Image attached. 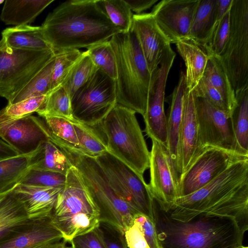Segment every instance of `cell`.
Segmentation results:
<instances>
[{"mask_svg": "<svg viewBox=\"0 0 248 248\" xmlns=\"http://www.w3.org/2000/svg\"><path fill=\"white\" fill-rule=\"evenodd\" d=\"M171 219L187 221L201 215L234 218L248 230V158L235 161L206 186L177 198L166 213Z\"/></svg>", "mask_w": 248, "mask_h": 248, "instance_id": "6da1fadb", "label": "cell"}, {"mask_svg": "<svg viewBox=\"0 0 248 248\" xmlns=\"http://www.w3.org/2000/svg\"><path fill=\"white\" fill-rule=\"evenodd\" d=\"M41 27L55 52L87 49L121 33L95 0L64 1L47 15Z\"/></svg>", "mask_w": 248, "mask_h": 248, "instance_id": "7a4b0ae2", "label": "cell"}, {"mask_svg": "<svg viewBox=\"0 0 248 248\" xmlns=\"http://www.w3.org/2000/svg\"><path fill=\"white\" fill-rule=\"evenodd\" d=\"M154 217L162 248H237L243 245L245 232L231 217L201 215L180 221L162 211L159 215L155 206Z\"/></svg>", "mask_w": 248, "mask_h": 248, "instance_id": "3957f363", "label": "cell"}, {"mask_svg": "<svg viewBox=\"0 0 248 248\" xmlns=\"http://www.w3.org/2000/svg\"><path fill=\"white\" fill-rule=\"evenodd\" d=\"M116 62L117 104L142 116L152 91L153 76L150 72L135 33L132 30L109 40Z\"/></svg>", "mask_w": 248, "mask_h": 248, "instance_id": "277c9868", "label": "cell"}, {"mask_svg": "<svg viewBox=\"0 0 248 248\" xmlns=\"http://www.w3.org/2000/svg\"><path fill=\"white\" fill-rule=\"evenodd\" d=\"M50 216L67 242L95 229L100 222L99 209L80 172L74 165L66 174L64 186Z\"/></svg>", "mask_w": 248, "mask_h": 248, "instance_id": "5b68a950", "label": "cell"}, {"mask_svg": "<svg viewBox=\"0 0 248 248\" xmlns=\"http://www.w3.org/2000/svg\"><path fill=\"white\" fill-rule=\"evenodd\" d=\"M97 126L106 138L108 152L143 177L150 152L136 112L117 104Z\"/></svg>", "mask_w": 248, "mask_h": 248, "instance_id": "8992f818", "label": "cell"}, {"mask_svg": "<svg viewBox=\"0 0 248 248\" xmlns=\"http://www.w3.org/2000/svg\"><path fill=\"white\" fill-rule=\"evenodd\" d=\"M67 157L80 172L99 209L100 221L113 225L124 233L140 213L129 205L112 189L95 157L73 154L68 155Z\"/></svg>", "mask_w": 248, "mask_h": 248, "instance_id": "52a82bcc", "label": "cell"}, {"mask_svg": "<svg viewBox=\"0 0 248 248\" xmlns=\"http://www.w3.org/2000/svg\"><path fill=\"white\" fill-rule=\"evenodd\" d=\"M53 50L31 51L11 47L0 40V96L9 103L55 56Z\"/></svg>", "mask_w": 248, "mask_h": 248, "instance_id": "ba28073f", "label": "cell"}, {"mask_svg": "<svg viewBox=\"0 0 248 248\" xmlns=\"http://www.w3.org/2000/svg\"><path fill=\"white\" fill-rule=\"evenodd\" d=\"M218 58L235 92L248 86V0H232L228 41Z\"/></svg>", "mask_w": 248, "mask_h": 248, "instance_id": "9c48e42d", "label": "cell"}, {"mask_svg": "<svg viewBox=\"0 0 248 248\" xmlns=\"http://www.w3.org/2000/svg\"><path fill=\"white\" fill-rule=\"evenodd\" d=\"M95 158L114 192L138 212L155 220V201L144 177L108 151Z\"/></svg>", "mask_w": 248, "mask_h": 248, "instance_id": "30bf717a", "label": "cell"}, {"mask_svg": "<svg viewBox=\"0 0 248 248\" xmlns=\"http://www.w3.org/2000/svg\"><path fill=\"white\" fill-rule=\"evenodd\" d=\"M75 120L98 125L117 105L116 81L99 69L71 97Z\"/></svg>", "mask_w": 248, "mask_h": 248, "instance_id": "8fae6325", "label": "cell"}, {"mask_svg": "<svg viewBox=\"0 0 248 248\" xmlns=\"http://www.w3.org/2000/svg\"><path fill=\"white\" fill-rule=\"evenodd\" d=\"M248 158L212 147L203 148L178 180L179 197L190 194L207 185L233 162Z\"/></svg>", "mask_w": 248, "mask_h": 248, "instance_id": "7c38bea8", "label": "cell"}, {"mask_svg": "<svg viewBox=\"0 0 248 248\" xmlns=\"http://www.w3.org/2000/svg\"><path fill=\"white\" fill-rule=\"evenodd\" d=\"M194 97L201 148L215 147L245 156L238 148L231 115L215 108L205 99Z\"/></svg>", "mask_w": 248, "mask_h": 248, "instance_id": "4fadbf2b", "label": "cell"}, {"mask_svg": "<svg viewBox=\"0 0 248 248\" xmlns=\"http://www.w3.org/2000/svg\"><path fill=\"white\" fill-rule=\"evenodd\" d=\"M152 141L149 188L160 210L167 213L179 197V175L167 146L155 140Z\"/></svg>", "mask_w": 248, "mask_h": 248, "instance_id": "5bb4252c", "label": "cell"}, {"mask_svg": "<svg viewBox=\"0 0 248 248\" xmlns=\"http://www.w3.org/2000/svg\"><path fill=\"white\" fill-rule=\"evenodd\" d=\"M176 56L168 45L165 49L159 66L153 74V80L146 110L143 116L146 135L167 146V117L164 111L165 92L169 72Z\"/></svg>", "mask_w": 248, "mask_h": 248, "instance_id": "9a60e30c", "label": "cell"}, {"mask_svg": "<svg viewBox=\"0 0 248 248\" xmlns=\"http://www.w3.org/2000/svg\"><path fill=\"white\" fill-rule=\"evenodd\" d=\"M200 0H163L153 8L157 25L171 43L188 38Z\"/></svg>", "mask_w": 248, "mask_h": 248, "instance_id": "2e32d148", "label": "cell"}, {"mask_svg": "<svg viewBox=\"0 0 248 248\" xmlns=\"http://www.w3.org/2000/svg\"><path fill=\"white\" fill-rule=\"evenodd\" d=\"M63 239L50 215L28 218L0 240V248H38Z\"/></svg>", "mask_w": 248, "mask_h": 248, "instance_id": "e0dca14e", "label": "cell"}, {"mask_svg": "<svg viewBox=\"0 0 248 248\" xmlns=\"http://www.w3.org/2000/svg\"><path fill=\"white\" fill-rule=\"evenodd\" d=\"M0 138L19 155H28L49 140V136L44 120L30 115L0 124Z\"/></svg>", "mask_w": 248, "mask_h": 248, "instance_id": "ac0fdd59", "label": "cell"}, {"mask_svg": "<svg viewBox=\"0 0 248 248\" xmlns=\"http://www.w3.org/2000/svg\"><path fill=\"white\" fill-rule=\"evenodd\" d=\"M202 150L194 97L193 91L186 88L177 148L176 167L179 176L185 172Z\"/></svg>", "mask_w": 248, "mask_h": 248, "instance_id": "d6986e66", "label": "cell"}, {"mask_svg": "<svg viewBox=\"0 0 248 248\" xmlns=\"http://www.w3.org/2000/svg\"><path fill=\"white\" fill-rule=\"evenodd\" d=\"M130 30L135 33L150 72L154 74L170 42L158 27L151 13L133 15Z\"/></svg>", "mask_w": 248, "mask_h": 248, "instance_id": "ffe728a7", "label": "cell"}, {"mask_svg": "<svg viewBox=\"0 0 248 248\" xmlns=\"http://www.w3.org/2000/svg\"><path fill=\"white\" fill-rule=\"evenodd\" d=\"M62 188L18 184L14 189L23 202L29 217L34 218L50 215Z\"/></svg>", "mask_w": 248, "mask_h": 248, "instance_id": "44dd1931", "label": "cell"}, {"mask_svg": "<svg viewBox=\"0 0 248 248\" xmlns=\"http://www.w3.org/2000/svg\"><path fill=\"white\" fill-rule=\"evenodd\" d=\"M175 44L186 68L185 75L186 88L192 91L202 78L210 56L203 46L189 38L180 40Z\"/></svg>", "mask_w": 248, "mask_h": 248, "instance_id": "7402d4cb", "label": "cell"}, {"mask_svg": "<svg viewBox=\"0 0 248 248\" xmlns=\"http://www.w3.org/2000/svg\"><path fill=\"white\" fill-rule=\"evenodd\" d=\"M186 89L185 75L181 71L178 83L171 95L168 114L166 116L167 147L175 167L178 134L183 117L184 96Z\"/></svg>", "mask_w": 248, "mask_h": 248, "instance_id": "603a6c76", "label": "cell"}, {"mask_svg": "<svg viewBox=\"0 0 248 248\" xmlns=\"http://www.w3.org/2000/svg\"><path fill=\"white\" fill-rule=\"evenodd\" d=\"M54 0H5L0 19L6 25H28Z\"/></svg>", "mask_w": 248, "mask_h": 248, "instance_id": "cb8c5ba5", "label": "cell"}, {"mask_svg": "<svg viewBox=\"0 0 248 248\" xmlns=\"http://www.w3.org/2000/svg\"><path fill=\"white\" fill-rule=\"evenodd\" d=\"M2 38L11 47L31 51L53 50L46 40L41 26L29 25L14 26L4 30Z\"/></svg>", "mask_w": 248, "mask_h": 248, "instance_id": "d4e9b609", "label": "cell"}, {"mask_svg": "<svg viewBox=\"0 0 248 248\" xmlns=\"http://www.w3.org/2000/svg\"><path fill=\"white\" fill-rule=\"evenodd\" d=\"M42 118L47 128L49 140L66 154L86 155L79 145L71 121L54 116H46Z\"/></svg>", "mask_w": 248, "mask_h": 248, "instance_id": "484cf974", "label": "cell"}, {"mask_svg": "<svg viewBox=\"0 0 248 248\" xmlns=\"http://www.w3.org/2000/svg\"><path fill=\"white\" fill-rule=\"evenodd\" d=\"M217 21V0H200L191 24L188 38L204 47Z\"/></svg>", "mask_w": 248, "mask_h": 248, "instance_id": "4316f807", "label": "cell"}, {"mask_svg": "<svg viewBox=\"0 0 248 248\" xmlns=\"http://www.w3.org/2000/svg\"><path fill=\"white\" fill-rule=\"evenodd\" d=\"M35 151L0 160V194L14 188L34 168Z\"/></svg>", "mask_w": 248, "mask_h": 248, "instance_id": "83f0119b", "label": "cell"}, {"mask_svg": "<svg viewBox=\"0 0 248 248\" xmlns=\"http://www.w3.org/2000/svg\"><path fill=\"white\" fill-rule=\"evenodd\" d=\"M14 187L0 194V240L29 218L25 205Z\"/></svg>", "mask_w": 248, "mask_h": 248, "instance_id": "f1b7e54d", "label": "cell"}, {"mask_svg": "<svg viewBox=\"0 0 248 248\" xmlns=\"http://www.w3.org/2000/svg\"><path fill=\"white\" fill-rule=\"evenodd\" d=\"M235 104L231 118L240 153L248 157V86L235 92Z\"/></svg>", "mask_w": 248, "mask_h": 248, "instance_id": "f546056e", "label": "cell"}, {"mask_svg": "<svg viewBox=\"0 0 248 248\" xmlns=\"http://www.w3.org/2000/svg\"><path fill=\"white\" fill-rule=\"evenodd\" d=\"M34 169L66 174L73 165L64 152L50 140L42 142L35 151Z\"/></svg>", "mask_w": 248, "mask_h": 248, "instance_id": "4dcf8cb0", "label": "cell"}, {"mask_svg": "<svg viewBox=\"0 0 248 248\" xmlns=\"http://www.w3.org/2000/svg\"><path fill=\"white\" fill-rule=\"evenodd\" d=\"M202 77L219 92L232 112L235 104V92L217 57H209Z\"/></svg>", "mask_w": 248, "mask_h": 248, "instance_id": "1f68e13d", "label": "cell"}, {"mask_svg": "<svg viewBox=\"0 0 248 248\" xmlns=\"http://www.w3.org/2000/svg\"><path fill=\"white\" fill-rule=\"evenodd\" d=\"M55 57L43 68L14 97L8 104L48 94L55 62Z\"/></svg>", "mask_w": 248, "mask_h": 248, "instance_id": "d6a6232c", "label": "cell"}, {"mask_svg": "<svg viewBox=\"0 0 248 248\" xmlns=\"http://www.w3.org/2000/svg\"><path fill=\"white\" fill-rule=\"evenodd\" d=\"M42 118L54 116L74 120L72 115L71 98L67 91L60 86L50 92L36 112Z\"/></svg>", "mask_w": 248, "mask_h": 248, "instance_id": "836d02e7", "label": "cell"}, {"mask_svg": "<svg viewBox=\"0 0 248 248\" xmlns=\"http://www.w3.org/2000/svg\"><path fill=\"white\" fill-rule=\"evenodd\" d=\"M79 145L86 155L95 157L108 151L105 139L95 128L76 120L71 121Z\"/></svg>", "mask_w": 248, "mask_h": 248, "instance_id": "e575fe53", "label": "cell"}, {"mask_svg": "<svg viewBox=\"0 0 248 248\" xmlns=\"http://www.w3.org/2000/svg\"><path fill=\"white\" fill-rule=\"evenodd\" d=\"M110 21L121 31H130L132 23V11L125 0H95Z\"/></svg>", "mask_w": 248, "mask_h": 248, "instance_id": "d590c367", "label": "cell"}, {"mask_svg": "<svg viewBox=\"0 0 248 248\" xmlns=\"http://www.w3.org/2000/svg\"><path fill=\"white\" fill-rule=\"evenodd\" d=\"M55 53L50 92L62 85L81 57L83 52L78 49H70Z\"/></svg>", "mask_w": 248, "mask_h": 248, "instance_id": "8d00e7d4", "label": "cell"}, {"mask_svg": "<svg viewBox=\"0 0 248 248\" xmlns=\"http://www.w3.org/2000/svg\"><path fill=\"white\" fill-rule=\"evenodd\" d=\"M97 69L86 51H84L62 86L65 89L71 98L93 77Z\"/></svg>", "mask_w": 248, "mask_h": 248, "instance_id": "74e56055", "label": "cell"}, {"mask_svg": "<svg viewBox=\"0 0 248 248\" xmlns=\"http://www.w3.org/2000/svg\"><path fill=\"white\" fill-rule=\"evenodd\" d=\"M86 51L98 69L116 80V59L109 40L91 46Z\"/></svg>", "mask_w": 248, "mask_h": 248, "instance_id": "f35d334b", "label": "cell"}, {"mask_svg": "<svg viewBox=\"0 0 248 248\" xmlns=\"http://www.w3.org/2000/svg\"><path fill=\"white\" fill-rule=\"evenodd\" d=\"M47 95L31 98L15 104H8L0 110V124L8 123L36 112Z\"/></svg>", "mask_w": 248, "mask_h": 248, "instance_id": "ab89813d", "label": "cell"}, {"mask_svg": "<svg viewBox=\"0 0 248 248\" xmlns=\"http://www.w3.org/2000/svg\"><path fill=\"white\" fill-rule=\"evenodd\" d=\"M230 32V11L217 21L204 48L209 56L219 57L228 41Z\"/></svg>", "mask_w": 248, "mask_h": 248, "instance_id": "60d3db41", "label": "cell"}, {"mask_svg": "<svg viewBox=\"0 0 248 248\" xmlns=\"http://www.w3.org/2000/svg\"><path fill=\"white\" fill-rule=\"evenodd\" d=\"M65 179L66 174L32 168L25 175L19 184L62 188L64 186Z\"/></svg>", "mask_w": 248, "mask_h": 248, "instance_id": "b9f144b4", "label": "cell"}, {"mask_svg": "<svg viewBox=\"0 0 248 248\" xmlns=\"http://www.w3.org/2000/svg\"><path fill=\"white\" fill-rule=\"evenodd\" d=\"M192 91L194 96L205 99L215 108L231 115V112L219 92L204 77H202Z\"/></svg>", "mask_w": 248, "mask_h": 248, "instance_id": "7bdbcfd3", "label": "cell"}, {"mask_svg": "<svg viewBox=\"0 0 248 248\" xmlns=\"http://www.w3.org/2000/svg\"><path fill=\"white\" fill-rule=\"evenodd\" d=\"M95 229L106 248H128L124 233L115 226L100 221Z\"/></svg>", "mask_w": 248, "mask_h": 248, "instance_id": "ee69618b", "label": "cell"}, {"mask_svg": "<svg viewBox=\"0 0 248 248\" xmlns=\"http://www.w3.org/2000/svg\"><path fill=\"white\" fill-rule=\"evenodd\" d=\"M69 242L71 248H106L95 228L74 237Z\"/></svg>", "mask_w": 248, "mask_h": 248, "instance_id": "f6af8a7d", "label": "cell"}, {"mask_svg": "<svg viewBox=\"0 0 248 248\" xmlns=\"http://www.w3.org/2000/svg\"><path fill=\"white\" fill-rule=\"evenodd\" d=\"M135 220L140 224L149 248H161L155 220L140 213L136 215Z\"/></svg>", "mask_w": 248, "mask_h": 248, "instance_id": "bcb514c9", "label": "cell"}, {"mask_svg": "<svg viewBox=\"0 0 248 248\" xmlns=\"http://www.w3.org/2000/svg\"><path fill=\"white\" fill-rule=\"evenodd\" d=\"M124 235L128 248H149L140 224L135 219Z\"/></svg>", "mask_w": 248, "mask_h": 248, "instance_id": "7dc6e473", "label": "cell"}, {"mask_svg": "<svg viewBox=\"0 0 248 248\" xmlns=\"http://www.w3.org/2000/svg\"><path fill=\"white\" fill-rule=\"evenodd\" d=\"M132 11L136 14L141 13L151 8L157 0H125Z\"/></svg>", "mask_w": 248, "mask_h": 248, "instance_id": "c3c4849f", "label": "cell"}, {"mask_svg": "<svg viewBox=\"0 0 248 248\" xmlns=\"http://www.w3.org/2000/svg\"><path fill=\"white\" fill-rule=\"evenodd\" d=\"M232 0H217V21H219L230 11Z\"/></svg>", "mask_w": 248, "mask_h": 248, "instance_id": "681fc988", "label": "cell"}, {"mask_svg": "<svg viewBox=\"0 0 248 248\" xmlns=\"http://www.w3.org/2000/svg\"><path fill=\"white\" fill-rule=\"evenodd\" d=\"M18 155L15 149L0 139V160Z\"/></svg>", "mask_w": 248, "mask_h": 248, "instance_id": "f907efd6", "label": "cell"}, {"mask_svg": "<svg viewBox=\"0 0 248 248\" xmlns=\"http://www.w3.org/2000/svg\"><path fill=\"white\" fill-rule=\"evenodd\" d=\"M66 243L67 242L63 239L47 244L38 248H67Z\"/></svg>", "mask_w": 248, "mask_h": 248, "instance_id": "816d5d0a", "label": "cell"}, {"mask_svg": "<svg viewBox=\"0 0 248 248\" xmlns=\"http://www.w3.org/2000/svg\"><path fill=\"white\" fill-rule=\"evenodd\" d=\"M237 248H248L247 247H245V246H244L242 245V246L239 247Z\"/></svg>", "mask_w": 248, "mask_h": 248, "instance_id": "f5cc1de1", "label": "cell"}, {"mask_svg": "<svg viewBox=\"0 0 248 248\" xmlns=\"http://www.w3.org/2000/svg\"><path fill=\"white\" fill-rule=\"evenodd\" d=\"M4 2V0H0V4H2Z\"/></svg>", "mask_w": 248, "mask_h": 248, "instance_id": "db71d44e", "label": "cell"}, {"mask_svg": "<svg viewBox=\"0 0 248 248\" xmlns=\"http://www.w3.org/2000/svg\"></svg>", "mask_w": 248, "mask_h": 248, "instance_id": "11a10c76", "label": "cell"}]
</instances>
